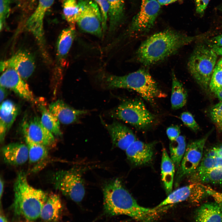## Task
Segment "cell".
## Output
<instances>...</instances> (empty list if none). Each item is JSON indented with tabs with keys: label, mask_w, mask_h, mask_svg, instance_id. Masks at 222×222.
Returning a JSON list of instances; mask_svg holds the SVG:
<instances>
[{
	"label": "cell",
	"mask_w": 222,
	"mask_h": 222,
	"mask_svg": "<svg viewBox=\"0 0 222 222\" xmlns=\"http://www.w3.org/2000/svg\"><path fill=\"white\" fill-rule=\"evenodd\" d=\"M2 152L4 160L11 165H21L29 159L28 147L27 145L23 144H9L2 148Z\"/></svg>",
	"instance_id": "obj_21"
},
{
	"label": "cell",
	"mask_w": 222,
	"mask_h": 222,
	"mask_svg": "<svg viewBox=\"0 0 222 222\" xmlns=\"http://www.w3.org/2000/svg\"><path fill=\"white\" fill-rule=\"evenodd\" d=\"M192 183L222 185V144L204 152L201 163L191 175Z\"/></svg>",
	"instance_id": "obj_6"
},
{
	"label": "cell",
	"mask_w": 222,
	"mask_h": 222,
	"mask_svg": "<svg viewBox=\"0 0 222 222\" xmlns=\"http://www.w3.org/2000/svg\"><path fill=\"white\" fill-rule=\"evenodd\" d=\"M4 182L2 179L1 177L0 180V200L2 196L4 187Z\"/></svg>",
	"instance_id": "obj_42"
},
{
	"label": "cell",
	"mask_w": 222,
	"mask_h": 222,
	"mask_svg": "<svg viewBox=\"0 0 222 222\" xmlns=\"http://www.w3.org/2000/svg\"><path fill=\"white\" fill-rule=\"evenodd\" d=\"M101 118L102 123L109 133L114 146L125 150L136 140L133 132L125 125L116 121L108 124Z\"/></svg>",
	"instance_id": "obj_17"
},
{
	"label": "cell",
	"mask_w": 222,
	"mask_h": 222,
	"mask_svg": "<svg viewBox=\"0 0 222 222\" xmlns=\"http://www.w3.org/2000/svg\"><path fill=\"white\" fill-rule=\"evenodd\" d=\"M0 0V28L1 30L5 25L6 19L9 15L13 0Z\"/></svg>",
	"instance_id": "obj_34"
},
{
	"label": "cell",
	"mask_w": 222,
	"mask_h": 222,
	"mask_svg": "<svg viewBox=\"0 0 222 222\" xmlns=\"http://www.w3.org/2000/svg\"><path fill=\"white\" fill-rule=\"evenodd\" d=\"M41 121L44 126L53 135L61 136L60 123L58 118L43 105H40Z\"/></svg>",
	"instance_id": "obj_29"
},
{
	"label": "cell",
	"mask_w": 222,
	"mask_h": 222,
	"mask_svg": "<svg viewBox=\"0 0 222 222\" xmlns=\"http://www.w3.org/2000/svg\"><path fill=\"white\" fill-rule=\"evenodd\" d=\"M171 102V107L176 110L184 106L187 102V94L182 84L172 73Z\"/></svg>",
	"instance_id": "obj_27"
},
{
	"label": "cell",
	"mask_w": 222,
	"mask_h": 222,
	"mask_svg": "<svg viewBox=\"0 0 222 222\" xmlns=\"http://www.w3.org/2000/svg\"><path fill=\"white\" fill-rule=\"evenodd\" d=\"M207 138V137H205L187 146L177 172V182L186 176L192 175L196 170L202 159Z\"/></svg>",
	"instance_id": "obj_11"
},
{
	"label": "cell",
	"mask_w": 222,
	"mask_h": 222,
	"mask_svg": "<svg viewBox=\"0 0 222 222\" xmlns=\"http://www.w3.org/2000/svg\"><path fill=\"white\" fill-rule=\"evenodd\" d=\"M56 188L73 201L79 202L83 199L85 189L82 175L75 169L57 172L53 178Z\"/></svg>",
	"instance_id": "obj_8"
},
{
	"label": "cell",
	"mask_w": 222,
	"mask_h": 222,
	"mask_svg": "<svg viewBox=\"0 0 222 222\" xmlns=\"http://www.w3.org/2000/svg\"><path fill=\"white\" fill-rule=\"evenodd\" d=\"M6 88L0 86V102L1 104L3 101L6 97L7 91Z\"/></svg>",
	"instance_id": "obj_40"
},
{
	"label": "cell",
	"mask_w": 222,
	"mask_h": 222,
	"mask_svg": "<svg viewBox=\"0 0 222 222\" xmlns=\"http://www.w3.org/2000/svg\"><path fill=\"white\" fill-rule=\"evenodd\" d=\"M18 112V106L13 101L7 100L1 103L0 110L1 143L4 141L6 134L12 126Z\"/></svg>",
	"instance_id": "obj_22"
},
{
	"label": "cell",
	"mask_w": 222,
	"mask_h": 222,
	"mask_svg": "<svg viewBox=\"0 0 222 222\" xmlns=\"http://www.w3.org/2000/svg\"><path fill=\"white\" fill-rule=\"evenodd\" d=\"M215 94L220 101H222V90L216 93Z\"/></svg>",
	"instance_id": "obj_45"
},
{
	"label": "cell",
	"mask_w": 222,
	"mask_h": 222,
	"mask_svg": "<svg viewBox=\"0 0 222 222\" xmlns=\"http://www.w3.org/2000/svg\"><path fill=\"white\" fill-rule=\"evenodd\" d=\"M111 114L113 117L142 129L149 127L154 119L143 102L138 99L123 101L111 112Z\"/></svg>",
	"instance_id": "obj_7"
},
{
	"label": "cell",
	"mask_w": 222,
	"mask_h": 222,
	"mask_svg": "<svg viewBox=\"0 0 222 222\" xmlns=\"http://www.w3.org/2000/svg\"><path fill=\"white\" fill-rule=\"evenodd\" d=\"M210 115L217 128L222 132V101H220L212 107Z\"/></svg>",
	"instance_id": "obj_33"
},
{
	"label": "cell",
	"mask_w": 222,
	"mask_h": 222,
	"mask_svg": "<svg viewBox=\"0 0 222 222\" xmlns=\"http://www.w3.org/2000/svg\"><path fill=\"white\" fill-rule=\"evenodd\" d=\"M22 128L25 138L34 142L47 147L54 143V135L44 126L39 117H35L29 120H24Z\"/></svg>",
	"instance_id": "obj_14"
},
{
	"label": "cell",
	"mask_w": 222,
	"mask_h": 222,
	"mask_svg": "<svg viewBox=\"0 0 222 222\" xmlns=\"http://www.w3.org/2000/svg\"><path fill=\"white\" fill-rule=\"evenodd\" d=\"M80 15L76 22L83 31L101 38L103 31L100 11L97 4L91 0H79Z\"/></svg>",
	"instance_id": "obj_9"
},
{
	"label": "cell",
	"mask_w": 222,
	"mask_h": 222,
	"mask_svg": "<svg viewBox=\"0 0 222 222\" xmlns=\"http://www.w3.org/2000/svg\"><path fill=\"white\" fill-rule=\"evenodd\" d=\"M175 164L169 156L166 149L162 151L161 170L162 180L167 194L172 191L174 174Z\"/></svg>",
	"instance_id": "obj_24"
},
{
	"label": "cell",
	"mask_w": 222,
	"mask_h": 222,
	"mask_svg": "<svg viewBox=\"0 0 222 222\" xmlns=\"http://www.w3.org/2000/svg\"><path fill=\"white\" fill-rule=\"evenodd\" d=\"M29 151V159L30 162L35 163L46 158L48 154L47 147L34 142L25 138Z\"/></svg>",
	"instance_id": "obj_31"
},
{
	"label": "cell",
	"mask_w": 222,
	"mask_h": 222,
	"mask_svg": "<svg viewBox=\"0 0 222 222\" xmlns=\"http://www.w3.org/2000/svg\"><path fill=\"white\" fill-rule=\"evenodd\" d=\"M179 0H157L160 6L171 4Z\"/></svg>",
	"instance_id": "obj_41"
},
{
	"label": "cell",
	"mask_w": 222,
	"mask_h": 222,
	"mask_svg": "<svg viewBox=\"0 0 222 222\" xmlns=\"http://www.w3.org/2000/svg\"><path fill=\"white\" fill-rule=\"evenodd\" d=\"M55 0H38L37 6L25 24L27 30L35 37L40 46L44 44L43 20L46 13Z\"/></svg>",
	"instance_id": "obj_15"
},
{
	"label": "cell",
	"mask_w": 222,
	"mask_h": 222,
	"mask_svg": "<svg viewBox=\"0 0 222 222\" xmlns=\"http://www.w3.org/2000/svg\"><path fill=\"white\" fill-rule=\"evenodd\" d=\"M210 0H194L196 5V11L200 15H203Z\"/></svg>",
	"instance_id": "obj_38"
},
{
	"label": "cell",
	"mask_w": 222,
	"mask_h": 222,
	"mask_svg": "<svg viewBox=\"0 0 222 222\" xmlns=\"http://www.w3.org/2000/svg\"><path fill=\"white\" fill-rule=\"evenodd\" d=\"M154 143H146L136 140L125 150L128 159L137 166L146 164L152 160Z\"/></svg>",
	"instance_id": "obj_18"
},
{
	"label": "cell",
	"mask_w": 222,
	"mask_h": 222,
	"mask_svg": "<svg viewBox=\"0 0 222 222\" xmlns=\"http://www.w3.org/2000/svg\"><path fill=\"white\" fill-rule=\"evenodd\" d=\"M97 79L101 86L104 89H132L152 103L156 98L165 95L149 72L144 68L122 76L101 73L97 76Z\"/></svg>",
	"instance_id": "obj_3"
},
{
	"label": "cell",
	"mask_w": 222,
	"mask_h": 222,
	"mask_svg": "<svg viewBox=\"0 0 222 222\" xmlns=\"http://www.w3.org/2000/svg\"><path fill=\"white\" fill-rule=\"evenodd\" d=\"M99 8L102 20V27L103 32L107 28V21L108 18L109 5L107 0H93Z\"/></svg>",
	"instance_id": "obj_35"
},
{
	"label": "cell",
	"mask_w": 222,
	"mask_h": 222,
	"mask_svg": "<svg viewBox=\"0 0 222 222\" xmlns=\"http://www.w3.org/2000/svg\"><path fill=\"white\" fill-rule=\"evenodd\" d=\"M0 222H7L6 218L1 211L0 213Z\"/></svg>",
	"instance_id": "obj_44"
},
{
	"label": "cell",
	"mask_w": 222,
	"mask_h": 222,
	"mask_svg": "<svg viewBox=\"0 0 222 222\" xmlns=\"http://www.w3.org/2000/svg\"><path fill=\"white\" fill-rule=\"evenodd\" d=\"M211 48L217 55L222 56V47H214Z\"/></svg>",
	"instance_id": "obj_43"
},
{
	"label": "cell",
	"mask_w": 222,
	"mask_h": 222,
	"mask_svg": "<svg viewBox=\"0 0 222 222\" xmlns=\"http://www.w3.org/2000/svg\"><path fill=\"white\" fill-rule=\"evenodd\" d=\"M1 72L12 69L17 72L24 80L27 79L33 73L35 67L32 56L24 51H19L7 59L0 62Z\"/></svg>",
	"instance_id": "obj_13"
},
{
	"label": "cell",
	"mask_w": 222,
	"mask_h": 222,
	"mask_svg": "<svg viewBox=\"0 0 222 222\" xmlns=\"http://www.w3.org/2000/svg\"><path fill=\"white\" fill-rule=\"evenodd\" d=\"M218 9L221 11H222V5L220 6L218 8Z\"/></svg>",
	"instance_id": "obj_47"
},
{
	"label": "cell",
	"mask_w": 222,
	"mask_h": 222,
	"mask_svg": "<svg viewBox=\"0 0 222 222\" xmlns=\"http://www.w3.org/2000/svg\"><path fill=\"white\" fill-rule=\"evenodd\" d=\"M62 208V203L59 196L51 193L48 196L42 209L40 217L47 222L56 221L59 218Z\"/></svg>",
	"instance_id": "obj_23"
},
{
	"label": "cell",
	"mask_w": 222,
	"mask_h": 222,
	"mask_svg": "<svg viewBox=\"0 0 222 222\" xmlns=\"http://www.w3.org/2000/svg\"><path fill=\"white\" fill-rule=\"evenodd\" d=\"M168 195L156 208L185 201L194 204L199 203L210 194L209 188L207 186L198 183H191L177 189Z\"/></svg>",
	"instance_id": "obj_10"
},
{
	"label": "cell",
	"mask_w": 222,
	"mask_h": 222,
	"mask_svg": "<svg viewBox=\"0 0 222 222\" xmlns=\"http://www.w3.org/2000/svg\"><path fill=\"white\" fill-rule=\"evenodd\" d=\"M14 191L13 206L17 214L30 221L40 217L48 196L43 191L31 186L24 172L18 173L14 185Z\"/></svg>",
	"instance_id": "obj_4"
},
{
	"label": "cell",
	"mask_w": 222,
	"mask_h": 222,
	"mask_svg": "<svg viewBox=\"0 0 222 222\" xmlns=\"http://www.w3.org/2000/svg\"><path fill=\"white\" fill-rule=\"evenodd\" d=\"M103 193L104 209L109 215H126L140 222H153L158 215L160 209L140 205L118 179L106 183Z\"/></svg>",
	"instance_id": "obj_1"
},
{
	"label": "cell",
	"mask_w": 222,
	"mask_h": 222,
	"mask_svg": "<svg viewBox=\"0 0 222 222\" xmlns=\"http://www.w3.org/2000/svg\"><path fill=\"white\" fill-rule=\"evenodd\" d=\"M180 118L183 123L188 127L194 131L198 130L199 127L192 114L188 112L182 113Z\"/></svg>",
	"instance_id": "obj_36"
},
{
	"label": "cell",
	"mask_w": 222,
	"mask_h": 222,
	"mask_svg": "<svg viewBox=\"0 0 222 222\" xmlns=\"http://www.w3.org/2000/svg\"><path fill=\"white\" fill-rule=\"evenodd\" d=\"M217 64L222 68V58L218 61Z\"/></svg>",
	"instance_id": "obj_46"
},
{
	"label": "cell",
	"mask_w": 222,
	"mask_h": 222,
	"mask_svg": "<svg viewBox=\"0 0 222 222\" xmlns=\"http://www.w3.org/2000/svg\"><path fill=\"white\" fill-rule=\"evenodd\" d=\"M107 0L109 5V29L112 33L116 31L123 20L124 0Z\"/></svg>",
	"instance_id": "obj_26"
},
{
	"label": "cell",
	"mask_w": 222,
	"mask_h": 222,
	"mask_svg": "<svg viewBox=\"0 0 222 222\" xmlns=\"http://www.w3.org/2000/svg\"><path fill=\"white\" fill-rule=\"evenodd\" d=\"M195 38L170 29L157 33L141 44L136 53V59L145 66L153 64L175 54Z\"/></svg>",
	"instance_id": "obj_2"
},
{
	"label": "cell",
	"mask_w": 222,
	"mask_h": 222,
	"mask_svg": "<svg viewBox=\"0 0 222 222\" xmlns=\"http://www.w3.org/2000/svg\"><path fill=\"white\" fill-rule=\"evenodd\" d=\"M62 5L65 19L70 26H75L80 14L78 2L76 0H63Z\"/></svg>",
	"instance_id": "obj_30"
},
{
	"label": "cell",
	"mask_w": 222,
	"mask_h": 222,
	"mask_svg": "<svg viewBox=\"0 0 222 222\" xmlns=\"http://www.w3.org/2000/svg\"></svg>",
	"instance_id": "obj_48"
},
{
	"label": "cell",
	"mask_w": 222,
	"mask_h": 222,
	"mask_svg": "<svg viewBox=\"0 0 222 222\" xmlns=\"http://www.w3.org/2000/svg\"><path fill=\"white\" fill-rule=\"evenodd\" d=\"M217 55L209 46L200 44L195 47L188 60V68L191 75L204 88L209 86Z\"/></svg>",
	"instance_id": "obj_5"
},
{
	"label": "cell",
	"mask_w": 222,
	"mask_h": 222,
	"mask_svg": "<svg viewBox=\"0 0 222 222\" xmlns=\"http://www.w3.org/2000/svg\"><path fill=\"white\" fill-rule=\"evenodd\" d=\"M48 109L60 123L66 125L77 122L81 116L88 113L87 110L74 109L61 100L52 103Z\"/></svg>",
	"instance_id": "obj_19"
},
{
	"label": "cell",
	"mask_w": 222,
	"mask_h": 222,
	"mask_svg": "<svg viewBox=\"0 0 222 222\" xmlns=\"http://www.w3.org/2000/svg\"><path fill=\"white\" fill-rule=\"evenodd\" d=\"M75 26H70L60 33L57 42V52L61 59L65 58L70 49L75 37Z\"/></svg>",
	"instance_id": "obj_25"
},
{
	"label": "cell",
	"mask_w": 222,
	"mask_h": 222,
	"mask_svg": "<svg viewBox=\"0 0 222 222\" xmlns=\"http://www.w3.org/2000/svg\"><path fill=\"white\" fill-rule=\"evenodd\" d=\"M208 45L210 47H222V34L211 38L208 42Z\"/></svg>",
	"instance_id": "obj_39"
},
{
	"label": "cell",
	"mask_w": 222,
	"mask_h": 222,
	"mask_svg": "<svg viewBox=\"0 0 222 222\" xmlns=\"http://www.w3.org/2000/svg\"><path fill=\"white\" fill-rule=\"evenodd\" d=\"M24 80L14 70L7 69L1 76L0 86L10 89L23 99L34 102L35 100L33 93Z\"/></svg>",
	"instance_id": "obj_16"
},
{
	"label": "cell",
	"mask_w": 222,
	"mask_h": 222,
	"mask_svg": "<svg viewBox=\"0 0 222 222\" xmlns=\"http://www.w3.org/2000/svg\"><path fill=\"white\" fill-rule=\"evenodd\" d=\"M180 133L179 128L176 125L170 126L166 130L167 135L171 141L176 139L180 136Z\"/></svg>",
	"instance_id": "obj_37"
},
{
	"label": "cell",
	"mask_w": 222,
	"mask_h": 222,
	"mask_svg": "<svg viewBox=\"0 0 222 222\" xmlns=\"http://www.w3.org/2000/svg\"><path fill=\"white\" fill-rule=\"evenodd\" d=\"M160 7L157 0H142L140 10L134 18L128 33L136 34L149 31L154 25Z\"/></svg>",
	"instance_id": "obj_12"
},
{
	"label": "cell",
	"mask_w": 222,
	"mask_h": 222,
	"mask_svg": "<svg viewBox=\"0 0 222 222\" xmlns=\"http://www.w3.org/2000/svg\"><path fill=\"white\" fill-rule=\"evenodd\" d=\"M192 222H222V204L220 201L206 202L194 212Z\"/></svg>",
	"instance_id": "obj_20"
},
{
	"label": "cell",
	"mask_w": 222,
	"mask_h": 222,
	"mask_svg": "<svg viewBox=\"0 0 222 222\" xmlns=\"http://www.w3.org/2000/svg\"><path fill=\"white\" fill-rule=\"evenodd\" d=\"M211 91L215 94L222 90V68L217 64L209 84Z\"/></svg>",
	"instance_id": "obj_32"
},
{
	"label": "cell",
	"mask_w": 222,
	"mask_h": 222,
	"mask_svg": "<svg viewBox=\"0 0 222 222\" xmlns=\"http://www.w3.org/2000/svg\"><path fill=\"white\" fill-rule=\"evenodd\" d=\"M186 147L185 138L183 136L180 135L175 140L171 141L169 146L170 158L177 168L180 166Z\"/></svg>",
	"instance_id": "obj_28"
}]
</instances>
